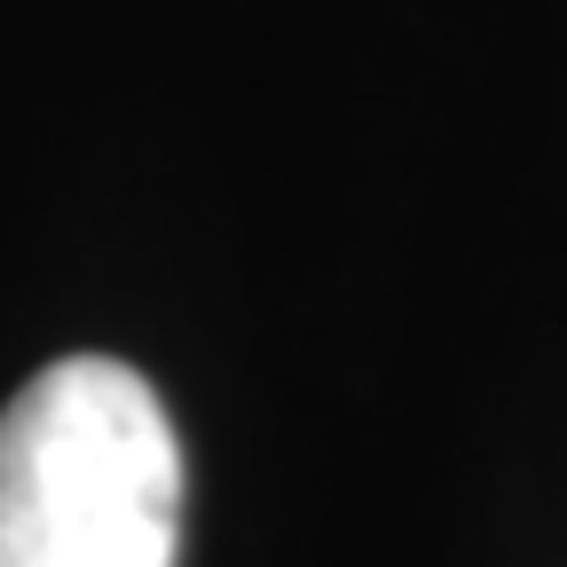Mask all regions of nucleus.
Returning a JSON list of instances; mask_svg holds the SVG:
<instances>
[{
    "label": "nucleus",
    "mask_w": 567,
    "mask_h": 567,
    "mask_svg": "<svg viewBox=\"0 0 567 567\" xmlns=\"http://www.w3.org/2000/svg\"><path fill=\"white\" fill-rule=\"evenodd\" d=\"M182 442L158 386L63 354L0 410V567H174Z\"/></svg>",
    "instance_id": "1"
}]
</instances>
